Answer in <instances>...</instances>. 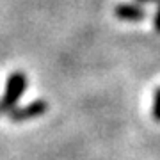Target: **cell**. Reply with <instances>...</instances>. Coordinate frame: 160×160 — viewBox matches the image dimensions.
<instances>
[{"mask_svg":"<svg viewBox=\"0 0 160 160\" xmlns=\"http://www.w3.org/2000/svg\"><path fill=\"white\" fill-rule=\"evenodd\" d=\"M25 89H27V75L23 71H12L6 82V91L0 96V116L9 114L12 109H16Z\"/></svg>","mask_w":160,"mask_h":160,"instance_id":"1","label":"cell"},{"mask_svg":"<svg viewBox=\"0 0 160 160\" xmlns=\"http://www.w3.org/2000/svg\"><path fill=\"white\" fill-rule=\"evenodd\" d=\"M50 109V103L39 98V100H36V102L29 103V105H25V107H16V109H12L9 112V119L12 123H22V121H29V119H36V118H41L43 114H46Z\"/></svg>","mask_w":160,"mask_h":160,"instance_id":"2","label":"cell"},{"mask_svg":"<svg viewBox=\"0 0 160 160\" xmlns=\"http://www.w3.org/2000/svg\"><path fill=\"white\" fill-rule=\"evenodd\" d=\"M114 16L123 22H142L148 11L141 4H119L114 7Z\"/></svg>","mask_w":160,"mask_h":160,"instance_id":"3","label":"cell"},{"mask_svg":"<svg viewBox=\"0 0 160 160\" xmlns=\"http://www.w3.org/2000/svg\"><path fill=\"white\" fill-rule=\"evenodd\" d=\"M151 116L157 123H160V87L155 91L153 96V110H151Z\"/></svg>","mask_w":160,"mask_h":160,"instance_id":"4","label":"cell"},{"mask_svg":"<svg viewBox=\"0 0 160 160\" xmlns=\"http://www.w3.org/2000/svg\"><path fill=\"white\" fill-rule=\"evenodd\" d=\"M153 29L157 34H160V4H158V9H157V14H155V20H153Z\"/></svg>","mask_w":160,"mask_h":160,"instance_id":"5","label":"cell"},{"mask_svg":"<svg viewBox=\"0 0 160 160\" xmlns=\"http://www.w3.org/2000/svg\"><path fill=\"white\" fill-rule=\"evenodd\" d=\"M135 2L141 4V6H142V4H160V0H135Z\"/></svg>","mask_w":160,"mask_h":160,"instance_id":"6","label":"cell"}]
</instances>
